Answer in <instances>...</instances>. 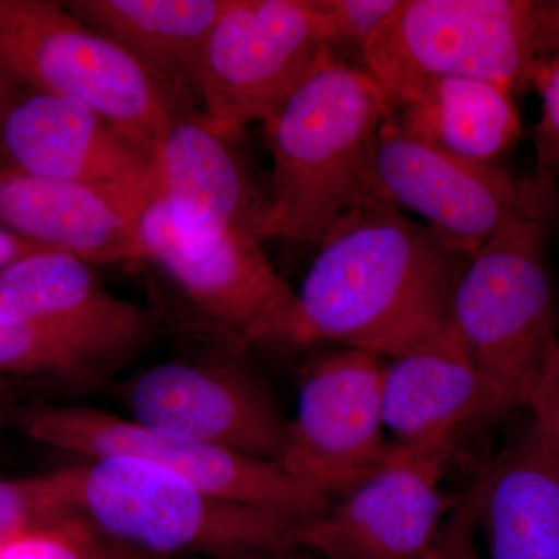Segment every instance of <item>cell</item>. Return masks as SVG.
Wrapping results in <instances>:
<instances>
[{
  "label": "cell",
  "mask_w": 559,
  "mask_h": 559,
  "mask_svg": "<svg viewBox=\"0 0 559 559\" xmlns=\"http://www.w3.org/2000/svg\"><path fill=\"white\" fill-rule=\"evenodd\" d=\"M238 355L164 360L132 374L121 389L132 421L278 465L289 418Z\"/></svg>",
  "instance_id": "7c38bea8"
},
{
  "label": "cell",
  "mask_w": 559,
  "mask_h": 559,
  "mask_svg": "<svg viewBox=\"0 0 559 559\" xmlns=\"http://www.w3.org/2000/svg\"><path fill=\"white\" fill-rule=\"evenodd\" d=\"M421 142L459 159L498 164L521 135L514 95L479 79L443 76L412 91L393 112Z\"/></svg>",
  "instance_id": "44dd1931"
},
{
  "label": "cell",
  "mask_w": 559,
  "mask_h": 559,
  "mask_svg": "<svg viewBox=\"0 0 559 559\" xmlns=\"http://www.w3.org/2000/svg\"><path fill=\"white\" fill-rule=\"evenodd\" d=\"M160 194L183 249L202 252L234 227H252L261 202L234 150L200 110L176 114L162 139Z\"/></svg>",
  "instance_id": "e0dca14e"
},
{
  "label": "cell",
  "mask_w": 559,
  "mask_h": 559,
  "mask_svg": "<svg viewBox=\"0 0 559 559\" xmlns=\"http://www.w3.org/2000/svg\"><path fill=\"white\" fill-rule=\"evenodd\" d=\"M280 559H320L319 557H316V555L310 554V551L305 550H294L290 551V554L285 555V557Z\"/></svg>",
  "instance_id": "d6a6232c"
},
{
  "label": "cell",
  "mask_w": 559,
  "mask_h": 559,
  "mask_svg": "<svg viewBox=\"0 0 559 559\" xmlns=\"http://www.w3.org/2000/svg\"><path fill=\"white\" fill-rule=\"evenodd\" d=\"M76 516L61 469L28 479H0V544Z\"/></svg>",
  "instance_id": "cb8c5ba5"
},
{
  "label": "cell",
  "mask_w": 559,
  "mask_h": 559,
  "mask_svg": "<svg viewBox=\"0 0 559 559\" xmlns=\"http://www.w3.org/2000/svg\"><path fill=\"white\" fill-rule=\"evenodd\" d=\"M393 114L366 70L326 51L261 124L272 157L270 198L250 231L316 245L342 213L370 200L374 140Z\"/></svg>",
  "instance_id": "7a4b0ae2"
},
{
  "label": "cell",
  "mask_w": 559,
  "mask_h": 559,
  "mask_svg": "<svg viewBox=\"0 0 559 559\" xmlns=\"http://www.w3.org/2000/svg\"><path fill=\"white\" fill-rule=\"evenodd\" d=\"M465 496L491 559H559V462L532 417L480 466Z\"/></svg>",
  "instance_id": "ac0fdd59"
},
{
  "label": "cell",
  "mask_w": 559,
  "mask_h": 559,
  "mask_svg": "<svg viewBox=\"0 0 559 559\" xmlns=\"http://www.w3.org/2000/svg\"><path fill=\"white\" fill-rule=\"evenodd\" d=\"M83 24L127 51L182 110H200L205 44L227 0H69Z\"/></svg>",
  "instance_id": "ffe728a7"
},
{
  "label": "cell",
  "mask_w": 559,
  "mask_h": 559,
  "mask_svg": "<svg viewBox=\"0 0 559 559\" xmlns=\"http://www.w3.org/2000/svg\"><path fill=\"white\" fill-rule=\"evenodd\" d=\"M21 406V396L17 390L10 384L7 378L0 377V429L11 425V414Z\"/></svg>",
  "instance_id": "1f68e13d"
},
{
  "label": "cell",
  "mask_w": 559,
  "mask_h": 559,
  "mask_svg": "<svg viewBox=\"0 0 559 559\" xmlns=\"http://www.w3.org/2000/svg\"><path fill=\"white\" fill-rule=\"evenodd\" d=\"M11 426L32 440L84 459L148 460L218 498L300 524L318 520L331 507L329 498L294 479L277 463L154 432L97 407L21 404L11 414Z\"/></svg>",
  "instance_id": "ba28073f"
},
{
  "label": "cell",
  "mask_w": 559,
  "mask_h": 559,
  "mask_svg": "<svg viewBox=\"0 0 559 559\" xmlns=\"http://www.w3.org/2000/svg\"><path fill=\"white\" fill-rule=\"evenodd\" d=\"M0 61L25 90L81 102L156 153L182 112L127 51L62 2L0 0Z\"/></svg>",
  "instance_id": "8992f818"
},
{
  "label": "cell",
  "mask_w": 559,
  "mask_h": 559,
  "mask_svg": "<svg viewBox=\"0 0 559 559\" xmlns=\"http://www.w3.org/2000/svg\"><path fill=\"white\" fill-rule=\"evenodd\" d=\"M25 91L27 90L22 86L16 76L0 61V128H2L7 114L13 108L14 103L20 100Z\"/></svg>",
  "instance_id": "4dcf8cb0"
},
{
  "label": "cell",
  "mask_w": 559,
  "mask_h": 559,
  "mask_svg": "<svg viewBox=\"0 0 559 559\" xmlns=\"http://www.w3.org/2000/svg\"><path fill=\"white\" fill-rule=\"evenodd\" d=\"M532 87L540 97V120L535 130L538 167L535 176L554 194L559 207V60L538 57Z\"/></svg>",
  "instance_id": "484cf974"
},
{
  "label": "cell",
  "mask_w": 559,
  "mask_h": 559,
  "mask_svg": "<svg viewBox=\"0 0 559 559\" xmlns=\"http://www.w3.org/2000/svg\"><path fill=\"white\" fill-rule=\"evenodd\" d=\"M370 200L409 210L465 255L521 221L559 218L558 202L536 176L520 179L498 164L450 156L409 134L393 114L374 140Z\"/></svg>",
  "instance_id": "52a82bcc"
},
{
  "label": "cell",
  "mask_w": 559,
  "mask_h": 559,
  "mask_svg": "<svg viewBox=\"0 0 559 559\" xmlns=\"http://www.w3.org/2000/svg\"><path fill=\"white\" fill-rule=\"evenodd\" d=\"M333 50L362 69L367 47L399 9L400 0H316Z\"/></svg>",
  "instance_id": "d4e9b609"
},
{
  "label": "cell",
  "mask_w": 559,
  "mask_h": 559,
  "mask_svg": "<svg viewBox=\"0 0 559 559\" xmlns=\"http://www.w3.org/2000/svg\"><path fill=\"white\" fill-rule=\"evenodd\" d=\"M538 57L559 60V0L540 2Z\"/></svg>",
  "instance_id": "f1b7e54d"
},
{
  "label": "cell",
  "mask_w": 559,
  "mask_h": 559,
  "mask_svg": "<svg viewBox=\"0 0 559 559\" xmlns=\"http://www.w3.org/2000/svg\"><path fill=\"white\" fill-rule=\"evenodd\" d=\"M525 407L559 462V349L551 358L538 385L533 390Z\"/></svg>",
  "instance_id": "83f0119b"
},
{
  "label": "cell",
  "mask_w": 559,
  "mask_h": 559,
  "mask_svg": "<svg viewBox=\"0 0 559 559\" xmlns=\"http://www.w3.org/2000/svg\"><path fill=\"white\" fill-rule=\"evenodd\" d=\"M538 0H400L367 47L362 69L393 112L430 80L491 81L516 97L538 60Z\"/></svg>",
  "instance_id": "5b68a950"
},
{
  "label": "cell",
  "mask_w": 559,
  "mask_h": 559,
  "mask_svg": "<svg viewBox=\"0 0 559 559\" xmlns=\"http://www.w3.org/2000/svg\"><path fill=\"white\" fill-rule=\"evenodd\" d=\"M139 227L146 260L170 277L227 347L314 344L299 294L275 272L252 231L234 227L209 249L189 252L180 246L162 194Z\"/></svg>",
  "instance_id": "30bf717a"
},
{
  "label": "cell",
  "mask_w": 559,
  "mask_h": 559,
  "mask_svg": "<svg viewBox=\"0 0 559 559\" xmlns=\"http://www.w3.org/2000/svg\"><path fill=\"white\" fill-rule=\"evenodd\" d=\"M128 364L68 331L0 322V377L49 381L72 395L97 392Z\"/></svg>",
  "instance_id": "7402d4cb"
},
{
  "label": "cell",
  "mask_w": 559,
  "mask_h": 559,
  "mask_svg": "<svg viewBox=\"0 0 559 559\" xmlns=\"http://www.w3.org/2000/svg\"><path fill=\"white\" fill-rule=\"evenodd\" d=\"M454 447L400 444L374 476L300 525L296 549L320 559H421L457 499L440 489Z\"/></svg>",
  "instance_id": "5bb4252c"
},
{
  "label": "cell",
  "mask_w": 559,
  "mask_h": 559,
  "mask_svg": "<svg viewBox=\"0 0 559 559\" xmlns=\"http://www.w3.org/2000/svg\"><path fill=\"white\" fill-rule=\"evenodd\" d=\"M5 167L98 191L140 221L160 194L157 153L72 98L25 91L0 128Z\"/></svg>",
  "instance_id": "4fadbf2b"
},
{
  "label": "cell",
  "mask_w": 559,
  "mask_h": 559,
  "mask_svg": "<svg viewBox=\"0 0 559 559\" xmlns=\"http://www.w3.org/2000/svg\"><path fill=\"white\" fill-rule=\"evenodd\" d=\"M0 559H165L109 538L80 516L0 544Z\"/></svg>",
  "instance_id": "603a6c76"
},
{
  "label": "cell",
  "mask_w": 559,
  "mask_h": 559,
  "mask_svg": "<svg viewBox=\"0 0 559 559\" xmlns=\"http://www.w3.org/2000/svg\"><path fill=\"white\" fill-rule=\"evenodd\" d=\"M316 0H227L200 66V112L235 142L296 90L326 51Z\"/></svg>",
  "instance_id": "9c48e42d"
},
{
  "label": "cell",
  "mask_w": 559,
  "mask_h": 559,
  "mask_svg": "<svg viewBox=\"0 0 559 559\" xmlns=\"http://www.w3.org/2000/svg\"><path fill=\"white\" fill-rule=\"evenodd\" d=\"M0 227L92 264L146 260L139 221L98 191L0 165Z\"/></svg>",
  "instance_id": "d6986e66"
},
{
  "label": "cell",
  "mask_w": 559,
  "mask_h": 559,
  "mask_svg": "<svg viewBox=\"0 0 559 559\" xmlns=\"http://www.w3.org/2000/svg\"><path fill=\"white\" fill-rule=\"evenodd\" d=\"M477 522L466 496L455 499L439 535L421 559H481L477 550Z\"/></svg>",
  "instance_id": "4316f807"
},
{
  "label": "cell",
  "mask_w": 559,
  "mask_h": 559,
  "mask_svg": "<svg viewBox=\"0 0 559 559\" xmlns=\"http://www.w3.org/2000/svg\"><path fill=\"white\" fill-rule=\"evenodd\" d=\"M550 224L521 221L471 253L452 294L448 336L514 407H525L559 349Z\"/></svg>",
  "instance_id": "277c9868"
},
{
  "label": "cell",
  "mask_w": 559,
  "mask_h": 559,
  "mask_svg": "<svg viewBox=\"0 0 559 559\" xmlns=\"http://www.w3.org/2000/svg\"><path fill=\"white\" fill-rule=\"evenodd\" d=\"M46 250L51 249L24 240V238L0 227V271L5 270L14 261L25 259L33 253L46 252Z\"/></svg>",
  "instance_id": "f546056e"
},
{
  "label": "cell",
  "mask_w": 559,
  "mask_h": 559,
  "mask_svg": "<svg viewBox=\"0 0 559 559\" xmlns=\"http://www.w3.org/2000/svg\"><path fill=\"white\" fill-rule=\"evenodd\" d=\"M299 290L312 341L399 358L444 336L469 255L385 202L353 205L316 242Z\"/></svg>",
  "instance_id": "6da1fadb"
},
{
  "label": "cell",
  "mask_w": 559,
  "mask_h": 559,
  "mask_svg": "<svg viewBox=\"0 0 559 559\" xmlns=\"http://www.w3.org/2000/svg\"><path fill=\"white\" fill-rule=\"evenodd\" d=\"M92 264L60 250L33 253L0 271V322L68 331L130 366L156 323L148 310L103 286Z\"/></svg>",
  "instance_id": "9a60e30c"
},
{
  "label": "cell",
  "mask_w": 559,
  "mask_h": 559,
  "mask_svg": "<svg viewBox=\"0 0 559 559\" xmlns=\"http://www.w3.org/2000/svg\"><path fill=\"white\" fill-rule=\"evenodd\" d=\"M516 409L448 334L385 366L382 418L401 447L455 443L462 430Z\"/></svg>",
  "instance_id": "2e32d148"
},
{
  "label": "cell",
  "mask_w": 559,
  "mask_h": 559,
  "mask_svg": "<svg viewBox=\"0 0 559 559\" xmlns=\"http://www.w3.org/2000/svg\"><path fill=\"white\" fill-rule=\"evenodd\" d=\"M384 360L362 349H331L300 371L278 465L336 502L369 480L399 451L384 436Z\"/></svg>",
  "instance_id": "8fae6325"
},
{
  "label": "cell",
  "mask_w": 559,
  "mask_h": 559,
  "mask_svg": "<svg viewBox=\"0 0 559 559\" xmlns=\"http://www.w3.org/2000/svg\"><path fill=\"white\" fill-rule=\"evenodd\" d=\"M61 473L76 516L153 557L280 559L297 550L300 522L218 498L148 460L84 459Z\"/></svg>",
  "instance_id": "3957f363"
}]
</instances>
